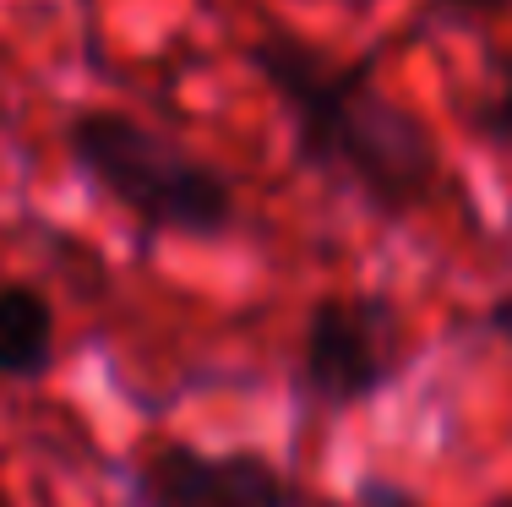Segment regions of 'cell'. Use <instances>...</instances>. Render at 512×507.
<instances>
[{"mask_svg": "<svg viewBox=\"0 0 512 507\" xmlns=\"http://www.w3.org/2000/svg\"><path fill=\"white\" fill-rule=\"evenodd\" d=\"M442 11H463V17H485V11H507L512 0H431Z\"/></svg>", "mask_w": 512, "mask_h": 507, "instance_id": "9", "label": "cell"}, {"mask_svg": "<svg viewBox=\"0 0 512 507\" xmlns=\"http://www.w3.org/2000/svg\"><path fill=\"white\" fill-rule=\"evenodd\" d=\"M485 328L512 344V289H502V295L491 300V311H485Z\"/></svg>", "mask_w": 512, "mask_h": 507, "instance_id": "8", "label": "cell"}, {"mask_svg": "<svg viewBox=\"0 0 512 507\" xmlns=\"http://www.w3.org/2000/svg\"><path fill=\"white\" fill-rule=\"evenodd\" d=\"M246 60L289 115L295 159L311 175L355 191L382 219H409L431 208L447 175L442 142L420 110L382 93L371 55L349 60L316 44L311 33L267 22L246 44Z\"/></svg>", "mask_w": 512, "mask_h": 507, "instance_id": "1", "label": "cell"}, {"mask_svg": "<svg viewBox=\"0 0 512 507\" xmlns=\"http://www.w3.org/2000/svg\"><path fill=\"white\" fill-rule=\"evenodd\" d=\"M55 306L33 284H0V377L6 382H44L55 371Z\"/></svg>", "mask_w": 512, "mask_h": 507, "instance_id": "5", "label": "cell"}, {"mask_svg": "<svg viewBox=\"0 0 512 507\" xmlns=\"http://www.w3.org/2000/svg\"><path fill=\"white\" fill-rule=\"evenodd\" d=\"M137 507H300V491L267 453H207L191 442H158L131 469Z\"/></svg>", "mask_w": 512, "mask_h": 507, "instance_id": "4", "label": "cell"}, {"mask_svg": "<svg viewBox=\"0 0 512 507\" xmlns=\"http://www.w3.org/2000/svg\"><path fill=\"white\" fill-rule=\"evenodd\" d=\"M66 153L77 175L148 235L218 240L240 219L235 180L224 169L126 110H77L66 120Z\"/></svg>", "mask_w": 512, "mask_h": 507, "instance_id": "2", "label": "cell"}, {"mask_svg": "<svg viewBox=\"0 0 512 507\" xmlns=\"http://www.w3.org/2000/svg\"><path fill=\"white\" fill-rule=\"evenodd\" d=\"M404 371V322L387 295H322L300 322L295 388L316 409H360Z\"/></svg>", "mask_w": 512, "mask_h": 507, "instance_id": "3", "label": "cell"}, {"mask_svg": "<svg viewBox=\"0 0 512 507\" xmlns=\"http://www.w3.org/2000/svg\"><path fill=\"white\" fill-rule=\"evenodd\" d=\"M360 497L371 502V507H420V502L409 497V491L387 486V480H365V486H360Z\"/></svg>", "mask_w": 512, "mask_h": 507, "instance_id": "7", "label": "cell"}, {"mask_svg": "<svg viewBox=\"0 0 512 507\" xmlns=\"http://www.w3.org/2000/svg\"><path fill=\"white\" fill-rule=\"evenodd\" d=\"M469 131L496 153H512V55H496L485 82L474 88V99L463 104Z\"/></svg>", "mask_w": 512, "mask_h": 507, "instance_id": "6", "label": "cell"}]
</instances>
